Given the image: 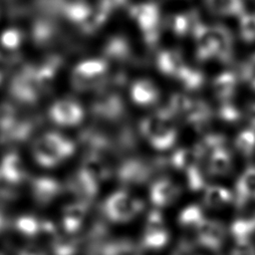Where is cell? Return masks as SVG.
I'll list each match as a JSON object with an SVG mask.
<instances>
[{
    "instance_id": "11",
    "label": "cell",
    "mask_w": 255,
    "mask_h": 255,
    "mask_svg": "<svg viewBox=\"0 0 255 255\" xmlns=\"http://www.w3.org/2000/svg\"><path fill=\"white\" fill-rule=\"evenodd\" d=\"M16 225L21 233L27 236H35L40 232L41 222L33 216H22L18 219Z\"/></svg>"
},
{
    "instance_id": "4",
    "label": "cell",
    "mask_w": 255,
    "mask_h": 255,
    "mask_svg": "<svg viewBox=\"0 0 255 255\" xmlns=\"http://www.w3.org/2000/svg\"><path fill=\"white\" fill-rule=\"evenodd\" d=\"M237 197L240 201L255 200V167L246 169L236 183Z\"/></svg>"
},
{
    "instance_id": "14",
    "label": "cell",
    "mask_w": 255,
    "mask_h": 255,
    "mask_svg": "<svg viewBox=\"0 0 255 255\" xmlns=\"http://www.w3.org/2000/svg\"><path fill=\"white\" fill-rule=\"evenodd\" d=\"M19 255H44V253L34 246H28L20 251Z\"/></svg>"
},
{
    "instance_id": "5",
    "label": "cell",
    "mask_w": 255,
    "mask_h": 255,
    "mask_svg": "<svg viewBox=\"0 0 255 255\" xmlns=\"http://www.w3.org/2000/svg\"><path fill=\"white\" fill-rule=\"evenodd\" d=\"M232 193L222 186L211 185L204 191L203 200L206 206L210 208H218L228 204L232 200Z\"/></svg>"
},
{
    "instance_id": "2",
    "label": "cell",
    "mask_w": 255,
    "mask_h": 255,
    "mask_svg": "<svg viewBox=\"0 0 255 255\" xmlns=\"http://www.w3.org/2000/svg\"><path fill=\"white\" fill-rule=\"evenodd\" d=\"M196 229L197 240L204 248L217 250L222 246L226 237V229L221 222L204 219Z\"/></svg>"
},
{
    "instance_id": "3",
    "label": "cell",
    "mask_w": 255,
    "mask_h": 255,
    "mask_svg": "<svg viewBox=\"0 0 255 255\" xmlns=\"http://www.w3.org/2000/svg\"><path fill=\"white\" fill-rule=\"evenodd\" d=\"M168 239V234L164 229L161 215L157 211H152L146 222V230L143 237V244L147 248H160Z\"/></svg>"
},
{
    "instance_id": "1",
    "label": "cell",
    "mask_w": 255,
    "mask_h": 255,
    "mask_svg": "<svg viewBox=\"0 0 255 255\" xmlns=\"http://www.w3.org/2000/svg\"><path fill=\"white\" fill-rule=\"evenodd\" d=\"M142 208V204L126 192L113 194L106 202L105 210L108 217L114 221H128L136 215Z\"/></svg>"
},
{
    "instance_id": "12",
    "label": "cell",
    "mask_w": 255,
    "mask_h": 255,
    "mask_svg": "<svg viewBox=\"0 0 255 255\" xmlns=\"http://www.w3.org/2000/svg\"><path fill=\"white\" fill-rule=\"evenodd\" d=\"M77 251V243L73 239L60 238L54 239L53 253L54 255H74Z\"/></svg>"
},
{
    "instance_id": "9",
    "label": "cell",
    "mask_w": 255,
    "mask_h": 255,
    "mask_svg": "<svg viewBox=\"0 0 255 255\" xmlns=\"http://www.w3.org/2000/svg\"><path fill=\"white\" fill-rule=\"evenodd\" d=\"M255 231L254 220H237L231 225V233L235 238V241L250 240L251 234Z\"/></svg>"
},
{
    "instance_id": "10",
    "label": "cell",
    "mask_w": 255,
    "mask_h": 255,
    "mask_svg": "<svg viewBox=\"0 0 255 255\" xmlns=\"http://www.w3.org/2000/svg\"><path fill=\"white\" fill-rule=\"evenodd\" d=\"M205 218L203 212L198 206H189L182 211L179 216V222L183 226L197 228Z\"/></svg>"
},
{
    "instance_id": "6",
    "label": "cell",
    "mask_w": 255,
    "mask_h": 255,
    "mask_svg": "<svg viewBox=\"0 0 255 255\" xmlns=\"http://www.w3.org/2000/svg\"><path fill=\"white\" fill-rule=\"evenodd\" d=\"M86 213V206L83 203H74L66 207L63 217L65 229L72 233L81 225Z\"/></svg>"
},
{
    "instance_id": "7",
    "label": "cell",
    "mask_w": 255,
    "mask_h": 255,
    "mask_svg": "<svg viewBox=\"0 0 255 255\" xmlns=\"http://www.w3.org/2000/svg\"><path fill=\"white\" fill-rule=\"evenodd\" d=\"M178 195V191H176L171 185L167 183H159L151 191V199L152 202L157 206H164L172 202Z\"/></svg>"
},
{
    "instance_id": "13",
    "label": "cell",
    "mask_w": 255,
    "mask_h": 255,
    "mask_svg": "<svg viewBox=\"0 0 255 255\" xmlns=\"http://www.w3.org/2000/svg\"><path fill=\"white\" fill-rule=\"evenodd\" d=\"M230 255H255V245L250 240L235 241Z\"/></svg>"
},
{
    "instance_id": "8",
    "label": "cell",
    "mask_w": 255,
    "mask_h": 255,
    "mask_svg": "<svg viewBox=\"0 0 255 255\" xmlns=\"http://www.w3.org/2000/svg\"><path fill=\"white\" fill-rule=\"evenodd\" d=\"M59 188L53 182H45L41 181L38 182L34 186L33 194L35 199L41 204L49 203L55 196L59 194Z\"/></svg>"
}]
</instances>
